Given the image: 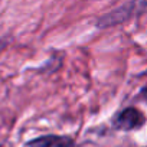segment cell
Instances as JSON below:
<instances>
[{"label": "cell", "instance_id": "obj_1", "mask_svg": "<svg viewBox=\"0 0 147 147\" xmlns=\"http://www.w3.org/2000/svg\"><path fill=\"white\" fill-rule=\"evenodd\" d=\"M147 13V0H130V2L115 7L114 10L105 13L101 16L97 22L100 28H110L120 23H124L127 20H131L134 18H138L141 15Z\"/></svg>", "mask_w": 147, "mask_h": 147}, {"label": "cell", "instance_id": "obj_2", "mask_svg": "<svg viewBox=\"0 0 147 147\" xmlns=\"http://www.w3.org/2000/svg\"><path fill=\"white\" fill-rule=\"evenodd\" d=\"M144 123H146L144 114L134 107L124 108L123 111H120L117 114V117L113 121V124L117 130H124V131L137 130V128L143 127Z\"/></svg>", "mask_w": 147, "mask_h": 147}, {"label": "cell", "instance_id": "obj_3", "mask_svg": "<svg viewBox=\"0 0 147 147\" xmlns=\"http://www.w3.org/2000/svg\"><path fill=\"white\" fill-rule=\"evenodd\" d=\"M74 146H75V143L71 137L55 136V134L40 136L25 144V147H74Z\"/></svg>", "mask_w": 147, "mask_h": 147}, {"label": "cell", "instance_id": "obj_4", "mask_svg": "<svg viewBox=\"0 0 147 147\" xmlns=\"http://www.w3.org/2000/svg\"><path fill=\"white\" fill-rule=\"evenodd\" d=\"M5 46H6V42H5V40H0V51H2Z\"/></svg>", "mask_w": 147, "mask_h": 147}, {"label": "cell", "instance_id": "obj_5", "mask_svg": "<svg viewBox=\"0 0 147 147\" xmlns=\"http://www.w3.org/2000/svg\"><path fill=\"white\" fill-rule=\"evenodd\" d=\"M143 95H144V98H146V101H147V87L143 90Z\"/></svg>", "mask_w": 147, "mask_h": 147}]
</instances>
